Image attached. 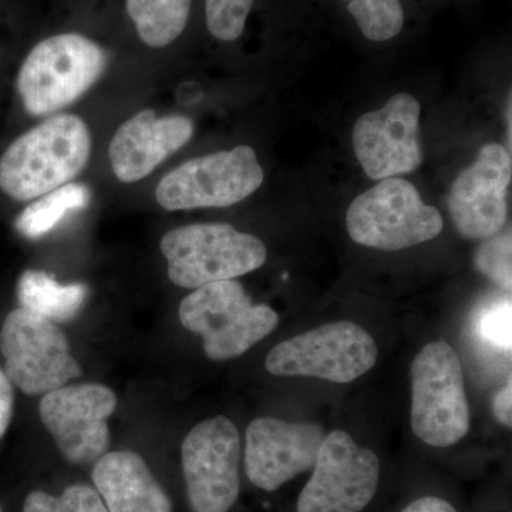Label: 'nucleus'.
Returning a JSON list of instances; mask_svg holds the SVG:
<instances>
[{"instance_id":"20e7f679","label":"nucleus","mask_w":512,"mask_h":512,"mask_svg":"<svg viewBox=\"0 0 512 512\" xmlns=\"http://www.w3.org/2000/svg\"><path fill=\"white\" fill-rule=\"evenodd\" d=\"M174 285L197 289L232 281L265 264L268 251L258 237L229 224H194L175 228L161 239Z\"/></svg>"},{"instance_id":"7ed1b4c3","label":"nucleus","mask_w":512,"mask_h":512,"mask_svg":"<svg viewBox=\"0 0 512 512\" xmlns=\"http://www.w3.org/2000/svg\"><path fill=\"white\" fill-rule=\"evenodd\" d=\"M178 313L184 328L201 336L205 355L217 362L244 355L279 325L278 313L252 302L234 279L195 289Z\"/></svg>"},{"instance_id":"f03ea898","label":"nucleus","mask_w":512,"mask_h":512,"mask_svg":"<svg viewBox=\"0 0 512 512\" xmlns=\"http://www.w3.org/2000/svg\"><path fill=\"white\" fill-rule=\"evenodd\" d=\"M107 55L96 42L77 33L43 40L26 57L18 76L23 107L47 116L70 106L103 76Z\"/></svg>"},{"instance_id":"a878e982","label":"nucleus","mask_w":512,"mask_h":512,"mask_svg":"<svg viewBox=\"0 0 512 512\" xmlns=\"http://www.w3.org/2000/svg\"><path fill=\"white\" fill-rule=\"evenodd\" d=\"M13 406H15V393L13 383L10 382L6 373L0 369V440L5 436L13 417Z\"/></svg>"},{"instance_id":"aec40b11","label":"nucleus","mask_w":512,"mask_h":512,"mask_svg":"<svg viewBox=\"0 0 512 512\" xmlns=\"http://www.w3.org/2000/svg\"><path fill=\"white\" fill-rule=\"evenodd\" d=\"M92 201V191L84 184L69 183L47 192L28 205L16 220L15 227L25 238L45 237L74 211L83 210Z\"/></svg>"},{"instance_id":"39448f33","label":"nucleus","mask_w":512,"mask_h":512,"mask_svg":"<svg viewBox=\"0 0 512 512\" xmlns=\"http://www.w3.org/2000/svg\"><path fill=\"white\" fill-rule=\"evenodd\" d=\"M350 238L380 251H402L439 237L443 217L402 178H386L356 197L346 212Z\"/></svg>"},{"instance_id":"393cba45","label":"nucleus","mask_w":512,"mask_h":512,"mask_svg":"<svg viewBox=\"0 0 512 512\" xmlns=\"http://www.w3.org/2000/svg\"><path fill=\"white\" fill-rule=\"evenodd\" d=\"M511 301L500 303L487 309L481 318V335L495 348L511 350Z\"/></svg>"},{"instance_id":"b1692460","label":"nucleus","mask_w":512,"mask_h":512,"mask_svg":"<svg viewBox=\"0 0 512 512\" xmlns=\"http://www.w3.org/2000/svg\"><path fill=\"white\" fill-rule=\"evenodd\" d=\"M511 232L488 238L476 254V266L481 274L495 284L511 291Z\"/></svg>"},{"instance_id":"4468645a","label":"nucleus","mask_w":512,"mask_h":512,"mask_svg":"<svg viewBox=\"0 0 512 512\" xmlns=\"http://www.w3.org/2000/svg\"><path fill=\"white\" fill-rule=\"evenodd\" d=\"M512 161L500 144H487L471 167L458 175L448 197L457 231L468 239H488L507 224V190Z\"/></svg>"},{"instance_id":"5701e85b","label":"nucleus","mask_w":512,"mask_h":512,"mask_svg":"<svg viewBox=\"0 0 512 512\" xmlns=\"http://www.w3.org/2000/svg\"><path fill=\"white\" fill-rule=\"evenodd\" d=\"M255 0H205L207 28L215 39L234 42L244 33Z\"/></svg>"},{"instance_id":"9b49d317","label":"nucleus","mask_w":512,"mask_h":512,"mask_svg":"<svg viewBox=\"0 0 512 512\" xmlns=\"http://www.w3.org/2000/svg\"><path fill=\"white\" fill-rule=\"evenodd\" d=\"M188 500L194 512H229L237 503L241 439L224 416L202 421L181 447Z\"/></svg>"},{"instance_id":"423d86ee","label":"nucleus","mask_w":512,"mask_h":512,"mask_svg":"<svg viewBox=\"0 0 512 512\" xmlns=\"http://www.w3.org/2000/svg\"><path fill=\"white\" fill-rule=\"evenodd\" d=\"M471 427L463 367L453 346L431 342L412 365V429L431 447H451Z\"/></svg>"},{"instance_id":"4be33fe9","label":"nucleus","mask_w":512,"mask_h":512,"mask_svg":"<svg viewBox=\"0 0 512 512\" xmlns=\"http://www.w3.org/2000/svg\"><path fill=\"white\" fill-rule=\"evenodd\" d=\"M23 512H109L97 490L86 484L67 487L60 497L33 491L26 497Z\"/></svg>"},{"instance_id":"bb28decb","label":"nucleus","mask_w":512,"mask_h":512,"mask_svg":"<svg viewBox=\"0 0 512 512\" xmlns=\"http://www.w3.org/2000/svg\"><path fill=\"white\" fill-rule=\"evenodd\" d=\"M494 416L503 426L511 429L512 426V383L511 377L507 386L495 396L493 404Z\"/></svg>"},{"instance_id":"6e6552de","label":"nucleus","mask_w":512,"mask_h":512,"mask_svg":"<svg viewBox=\"0 0 512 512\" xmlns=\"http://www.w3.org/2000/svg\"><path fill=\"white\" fill-rule=\"evenodd\" d=\"M0 352L6 376L29 396L53 392L82 375L62 330L23 308L6 316L0 330Z\"/></svg>"},{"instance_id":"a211bd4d","label":"nucleus","mask_w":512,"mask_h":512,"mask_svg":"<svg viewBox=\"0 0 512 512\" xmlns=\"http://www.w3.org/2000/svg\"><path fill=\"white\" fill-rule=\"evenodd\" d=\"M16 292L20 308L53 323L76 318L89 296L86 285H60L42 271L23 272Z\"/></svg>"},{"instance_id":"f8f14e48","label":"nucleus","mask_w":512,"mask_h":512,"mask_svg":"<svg viewBox=\"0 0 512 512\" xmlns=\"http://www.w3.org/2000/svg\"><path fill=\"white\" fill-rule=\"evenodd\" d=\"M117 407V397L104 384L63 386L40 400L39 414L66 460L93 464L107 453V420Z\"/></svg>"},{"instance_id":"cd10ccee","label":"nucleus","mask_w":512,"mask_h":512,"mask_svg":"<svg viewBox=\"0 0 512 512\" xmlns=\"http://www.w3.org/2000/svg\"><path fill=\"white\" fill-rule=\"evenodd\" d=\"M402 512H457L448 501L439 497H424L407 505Z\"/></svg>"},{"instance_id":"9d476101","label":"nucleus","mask_w":512,"mask_h":512,"mask_svg":"<svg viewBox=\"0 0 512 512\" xmlns=\"http://www.w3.org/2000/svg\"><path fill=\"white\" fill-rule=\"evenodd\" d=\"M379 480L375 451L359 446L346 431H332L299 495L298 512H360L375 497Z\"/></svg>"},{"instance_id":"f257e3e1","label":"nucleus","mask_w":512,"mask_h":512,"mask_svg":"<svg viewBox=\"0 0 512 512\" xmlns=\"http://www.w3.org/2000/svg\"><path fill=\"white\" fill-rule=\"evenodd\" d=\"M92 156V134L79 116L57 114L10 144L0 158V190L36 200L74 180Z\"/></svg>"},{"instance_id":"6ab92c4d","label":"nucleus","mask_w":512,"mask_h":512,"mask_svg":"<svg viewBox=\"0 0 512 512\" xmlns=\"http://www.w3.org/2000/svg\"><path fill=\"white\" fill-rule=\"evenodd\" d=\"M127 12L141 40L161 49L184 32L190 18L191 0H127Z\"/></svg>"},{"instance_id":"f3484780","label":"nucleus","mask_w":512,"mask_h":512,"mask_svg":"<svg viewBox=\"0 0 512 512\" xmlns=\"http://www.w3.org/2000/svg\"><path fill=\"white\" fill-rule=\"evenodd\" d=\"M93 481L109 512H173L146 461L133 451L104 454L94 463Z\"/></svg>"},{"instance_id":"0eeeda50","label":"nucleus","mask_w":512,"mask_h":512,"mask_svg":"<svg viewBox=\"0 0 512 512\" xmlns=\"http://www.w3.org/2000/svg\"><path fill=\"white\" fill-rule=\"evenodd\" d=\"M375 339L356 323H326L276 345L265 360L269 373L350 383L376 365Z\"/></svg>"},{"instance_id":"1a4fd4ad","label":"nucleus","mask_w":512,"mask_h":512,"mask_svg":"<svg viewBox=\"0 0 512 512\" xmlns=\"http://www.w3.org/2000/svg\"><path fill=\"white\" fill-rule=\"evenodd\" d=\"M264 178L254 148L238 146L181 164L157 185L156 198L167 211L229 207L254 194Z\"/></svg>"},{"instance_id":"ddd939ff","label":"nucleus","mask_w":512,"mask_h":512,"mask_svg":"<svg viewBox=\"0 0 512 512\" xmlns=\"http://www.w3.org/2000/svg\"><path fill=\"white\" fill-rule=\"evenodd\" d=\"M420 103L412 94L399 93L383 109L357 120L353 148L365 173L373 180L413 173L419 168Z\"/></svg>"},{"instance_id":"412c9836","label":"nucleus","mask_w":512,"mask_h":512,"mask_svg":"<svg viewBox=\"0 0 512 512\" xmlns=\"http://www.w3.org/2000/svg\"><path fill=\"white\" fill-rule=\"evenodd\" d=\"M357 28L370 42H389L402 33L404 8L402 0H340Z\"/></svg>"},{"instance_id":"dca6fc26","label":"nucleus","mask_w":512,"mask_h":512,"mask_svg":"<svg viewBox=\"0 0 512 512\" xmlns=\"http://www.w3.org/2000/svg\"><path fill=\"white\" fill-rule=\"evenodd\" d=\"M192 136L194 123L188 117H158L154 110L140 111L111 140L109 158L113 173L121 183H137L181 150Z\"/></svg>"},{"instance_id":"c85d7f7f","label":"nucleus","mask_w":512,"mask_h":512,"mask_svg":"<svg viewBox=\"0 0 512 512\" xmlns=\"http://www.w3.org/2000/svg\"><path fill=\"white\" fill-rule=\"evenodd\" d=\"M0 512H3V508L2 507H0Z\"/></svg>"},{"instance_id":"2eb2a0df","label":"nucleus","mask_w":512,"mask_h":512,"mask_svg":"<svg viewBox=\"0 0 512 512\" xmlns=\"http://www.w3.org/2000/svg\"><path fill=\"white\" fill-rule=\"evenodd\" d=\"M325 440L319 424L261 417L245 433V471L255 487L275 491L315 466Z\"/></svg>"}]
</instances>
